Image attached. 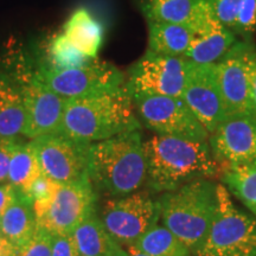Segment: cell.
Wrapping results in <instances>:
<instances>
[{
	"label": "cell",
	"mask_w": 256,
	"mask_h": 256,
	"mask_svg": "<svg viewBox=\"0 0 256 256\" xmlns=\"http://www.w3.org/2000/svg\"><path fill=\"white\" fill-rule=\"evenodd\" d=\"M133 247L150 256H191V252L165 226H156L134 243Z\"/></svg>",
	"instance_id": "d4e9b609"
},
{
	"label": "cell",
	"mask_w": 256,
	"mask_h": 256,
	"mask_svg": "<svg viewBox=\"0 0 256 256\" xmlns=\"http://www.w3.org/2000/svg\"><path fill=\"white\" fill-rule=\"evenodd\" d=\"M0 236H2V235H0Z\"/></svg>",
	"instance_id": "f35d334b"
},
{
	"label": "cell",
	"mask_w": 256,
	"mask_h": 256,
	"mask_svg": "<svg viewBox=\"0 0 256 256\" xmlns=\"http://www.w3.org/2000/svg\"><path fill=\"white\" fill-rule=\"evenodd\" d=\"M211 152L220 168L228 166H256V116L232 118L209 136Z\"/></svg>",
	"instance_id": "9a60e30c"
},
{
	"label": "cell",
	"mask_w": 256,
	"mask_h": 256,
	"mask_svg": "<svg viewBox=\"0 0 256 256\" xmlns=\"http://www.w3.org/2000/svg\"><path fill=\"white\" fill-rule=\"evenodd\" d=\"M36 226L32 204L17 190L16 200L0 216V235L8 240L19 250L34 235Z\"/></svg>",
	"instance_id": "e0dca14e"
},
{
	"label": "cell",
	"mask_w": 256,
	"mask_h": 256,
	"mask_svg": "<svg viewBox=\"0 0 256 256\" xmlns=\"http://www.w3.org/2000/svg\"><path fill=\"white\" fill-rule=\"evenodd\" d=\"M16 256H19V252H18V254H17V255H16Z\"/></svg>",
	"instance_id": "74e56055"
},
{
	"label": "cell",
	"mask_w": 256,
	"mask_h": 256,
	"mask_svg": "<svg viewBox=\"0 0 256 256\" xmlns=\"http://www.w3.org/2000/svg\"><path fill=\"white\" fill-rule=\"evenodd\" d=\"M194 36L186 24L148 22V50L160 55L185 57Z\"/></svg>",
	"instance_id": "ac0fdd59"
},
{
	"label": "cell",
	"mask_w": 256,
	"mask_h": 256,
	"mask_svg": "<svg viewBox=\"0 0 256 256\" xmlns=\"http://www.w3.org/2000/svg\"><path fill=\"white\" fill-rule=\"evenodd\" d=\"M164 226L196 255L206 240L217 208V184L196 179L158 200Z\"/></svg>",
	"instance_id": "277c9868"
},
{
	"label": "cell",
	"mask_w": 256,
	"mask_h": 256,
	"mask_svg": "<svg viewBox=\"0 0 256 256\" xmlns=\"http://www.w3.org/2000/svg\"><path fill=\"white\" fill-rule=\"evenodd\" d=\"M220 170L223 185L229 194L256 217V166H228Z\"/></svg>",
	"instance_id": "cb8c5ba5"
},
{
	"label": "cell",
	"mask_w": 256,
	"mask_h": 256,
	"mask_svg": "<svg viewBox=\"0 0 256 256\" xmlns=\"http://www.w3.org/2000/svg\"><path fill=\"white\" fill-rule=\"evenodd\" d=\"M256 30V0H243L236 17L234 34L249 40Z\"/></svg>",
	"instance_id": "83f0119b"
},
{
	"label": "cell",
	"mask_w": 256,
	"mask_h": 256,
	"mask_svg": "<svg viewBox=\"0 0 256 256\" xmlns=\"http://www.w3.org/2000/svg\"><path fill=\"white\" fill-rule=\"evenodd\" d=\"M188 26L194 36L185 58L194 63H217L236 43V34L217 18L209 0H200Z\"/></svg>",
	"instance_id": "2e32d148"
},
{
	"label": "cell",
	"mask_w": 256,
	"mask_h": 256,
	"mask_svg": "<svg viewBox=\"0 0 256 256\" xmlns=\"http://www.w3.org/2000/svg\"><path fill=\"white\" fill-rule=\"evenodd\" d=\"M200 0H139L142 14L148 22L191 23Z\"/></svg>",
	"instance_id": "7402d4cb"
},
{
	"label": "cell",
	"mask_w": 256,
	"mask_h": 256,
	"mask_svg": "<svg viewBox=\"0 0 256 256\" xmlns=\"http://www.w3.org/2000/svg\"><path fill=\"white\" fill-rule=\"evenodd\" d=\"M146 156L140 130H130L90 145L89 177L110 196L122 197L146 183Z\"/></svg>",
	"instance_id": "3957f363"
},
{
	"label": "cell",
	"mask_w": 256,
	"mask_h": 256,
	"mask_svg": "<svg viewBox=\"0 0 256 256\" xmlns=\"http://www.w3.org/2000/svg\"><path fill=\"white\" fill-rule=\"evenodd\" d=\"M256 50L249 40H238L216 63L226 120L255 115L250 74ZM256 116V115H255Z\"/></svg>",
	"instance_id": "ba28073f"
},
{
	"label": "cell",
	"mask_w": 256,
	"mask_h": 256,
	"mask_svg": "<svg viewBox=\"0 0 256 256\" xmlns=\"http://www.w3.org/2000/svg\"><path fill=\"white\" fill-rule=\"evenodd\" d=\"M132 96L126 87L68 98L60 133L94 144L119 134L140 130Z\"/></svg>",
	"instance_id": "7a4b0ae2"
},
{
	"label": "cell",
	"mask_w": 256,
	"mask_h": 256,
	"mask_svg": "<svg viewBox=\"0 0 256 256\" xmlns=\"http://www.w3.org/2000/svg\"><path fill=\"white\" fill-rule=\"evenodd\" d=\"M190 60L185 57L164 56L147 50L128 72L126 87L130 94H146L182 98Z\"/></svg>",
	"instance_id": "8fae6325"
},
{
	"label": "cell",
	"mask_w": 256,
	"mask_h": 256,
	"mask_svg": "<svg viewBox=\"0 0 256 256\" xmlns=\"http://www.w3.org/2000/svg\"><path fill=\"white\" fill-rule=\"evenodd\" d=\"M78 256H106L118 247V243L104 229L98 216L83 220L72 234Z\"/></svg>",
	"instance_id": "44dd1931"
},
{
	"label": "cell",
	"mask_w": 256,
	"mask_h": 256,
	"mask_svg": "<svg viewBox=\"0 0 256 256\" xmlns=\"http://www.w3.org/2000/svg\"><path fill=\"white\" fill-rule=\"evenodd\" d=\"M12 81L16 83L23 98L25 112L23 136L32 140L60 133L68 98L50 90L34 72L28 76L17 75Z\"/></svg>",
	"instance_id": "7c38bea8"
},
{
	"label": "cell",
	"mask_w": 256,
	"mask_h": 256,
	"mask_svg": "<svg viewBox=\"0 0 256 256\" xmlns=\"http://www.w3.org/2000/svg\"><path fill=\"white\" fill-rule=\"evenodd\" d=\"M146 183L154 192H171L220 171L208 142L156 134L144 142Z\"/></svg>",
	"instance_id": "6da1fadb"
},
{
	"label": "cell",
	"mask_w": 256,
	"mask_h": 256,
	"mask_svg": "<svg viewBox=\"0 0 256 256\" xmlns=\"http://www.w3.org/2000/svg\"><path fill=\"white\" fill-rule=\"evenodd\" d=\"M42 174L37 156L30 144H16L8 166V183L25 194Z\"/></svg>",
	"instance_id": "603a6c76"
},
{
	"label": "cell",
	"mask_w": 256,
	"mask_h": 256,
	"mask_svg": "<svg viewBox=\"0 0 256 256\" xmlns=\"http://www.w3.org/2000/svg\"><path fill=\"white\" fill-rule=\"evenodd\" d=\"M132 101L142 122L156 134L208 142L209 133L182 98L133 92Z\"/></svg>",
	"instance_id": "8992f818"
},
{
	"label": "cell",
	"mask_w": 256,
	"mask_h": 256,
	"mask_svg": "<svg viewBox=\"0 0 256 256\" xmlns=\"http://www.w3.org/2000/svg\"><path fill=\"white\" fill-rule=\"evenodd\" d=\"M63 34L82 54L96 58L104 40V26L87 10L80 8L66 23Z\"/></svg>",
	"instance_id": "d6986e66"
},
{
	"label": "cell",
	"mask_w": 256,
	"mask_h": 256,
	"mask_svg": "<svg viewBox=\"0 0 256 256\" xmlns=\"http://www.w3.org/2000/svg\"><path fill=\"white\" fill-rule=\"evenodd\" d=\"M182 98L209 136L226 121L216 63L200 64L190 60Z\"/></svg>",
	"instance_id": "5bb4252c"
},
{
	"label": "cell",
	"mask_w": 256,
	"mask_h": 256,
	"mask_svg": "<svg viewBox=\"0 0 256 256\" xmlns=\"http://www.w3.org/2000/svg\"><path fill=\"white\" fill-rule=\"evenodd\" d=\"M60 185V184L54 182L52 179L42 174L40 178H37L31 184L28 190L23 194L26 197V200L32 204L34 216H36V222L46 215Z\"/></svg>",
	"instance_id": "4316f807"
},
{
	"label": "cell",
	"mask_w": 256,
	"mask_h": 256,
	"mask_svg": "<svg viewBox=\"0 0 256 256\" xmlns=\"http://www.w3.org/2000/svg\"><path fill=\"white\" fill-rule=\"evenodd\" d=\"M42 174L58 184L78 183L89 177V151L92 144L62 133L32 139Z\"/></svg>",
	"instance_id": "9c48e42d"
},
{
	"label": "cell",
	"mask_w": 256,
	"mask_h": 256,
	"mask_svg": "<svg viewBox=\"0 0 256 256\" xmlns=\"http://www.w3.org/2000/svg\"><path fill=\"white\" fill-rule=\"evenodd\" d=\"M92 60L90 57L72 46L64 37V34H60L54 37V40H51L49 46V58L46 63L43 64L55 69H72L84 66Z\"/></svg>",
	"instance_id": "484cf974"
},
{
	"label": "cell",
	"mask_w": 256,
	"mask_h": 256,
	"mask_svg": "<svg viewBox=\"0 0 256 256\" xmlns=\"http://www.w3.org/2000/svg\"><path fill=\"white\" fill-rule=\"evenodd\" d=\"M34 74L46 87L66 98L114 90L126 84L124 75L116 66L98 58L72 69L40 64Z\"/></svg>",
	"instance_id": "52a82bcc"
},
{
	"label": "cell",
	"mask_w": 256,
	"mask_h": 256,
	"mask_svg": "<svg viewBox=\"0 0 256 256\" xmlns=\"http://www.w3.org/2000/svg\"><path fill=\"white\" fill-rule=\"evenodd\" d=\"M106 256H128V252H124V249L120 247V246H118L116 248L113 249L110 252H108Z\"/></svg>",
	"instance_id": "d590c367"
},
{
	"label": "cell",
	"mask_w": 256,
	"mask_h": 256,
	"mask_svg": "<svg viewBox=\"0 0 256 256\" xmlns=\"http://www.w3.org/2000/svg\"><path fill=\"white\" fill-rule=\"evenodd\" d=\"M18 252V249L8 240L0 236V256H16Z\"/></svg>",
	"instance_id": "836d02e7"
},
{
	"label": "cell",
	"mask_w": 256,
	"mask_h": 256,
	"mask_svg": "<svg viewBox=\"0 0 256 256\" xmlns=\"http://www.w3.org/2000/svg\"><path fill=\"white\" fill-rule=\"evenodd\" d=\"M194 256H256V217L238 209L223 184H217L215 216Z\"/></svg>",
	"instance_id": "5b68a950"
},
{
	"label": "cell",
	"mask_w": 256,
	"mask_h": 256,
	"mask_svg": "<svg viewBox=\"0 0 256 256\" xmlns=\"http://www.w3.org/2000/svg\"><path fill=\"white\" fill-rule=\"evenodd\" d=\"M25 112L22 94L10 76L0 72V138L17 140L23 136Z\"/></svg>",
	"instance_id": "ffe728a7"
},
{
	"label": "cell",
	"mask_w": 256,
	"mask_h": 256,
	"mask_svg": "<svg viewBox=\"0 0 256 256\" xmlns=\"http://www.w3.org/2000/svg\"><path fill=\"white\" fill-rule=\"evenodd\" d=\"M17 198V190L11 184L0 185V216Z\"/></svg>",
	"instance_id": "d6a6232c"
},
{
	"label": "cell",
	"mask_w": 256,
	"mask_h": 256,
	"mask_svg": "<svg viewBox=\"0 0 256 256\" xmlns=\"http://www.w3.org/2000/svg\"><path fill=\"white\" fill-rule=\"evenodd\" d=\"M242 2L243 0H209L217 18L232 31L235 26L236 17H238Z\"/></svg>",
	"instance_id": "f546056e"
},
{
	"label": "cell",
	"mask_w": 256,
	"mask_h": 256,
	"mask_svg": "<svg viewBox=\"0 0 256 256\" xmlns=\"http://www.w3.org/2000/svg\"><path fill=\"white\" fill-rule=\"evenodd\" d=\"M52 238L48 230L37 226L34 235L19 249V256H51Z\"/></svg>",
	"instance_id": "f1b7e54d"
},
{
	"label": "cell",
	"mask_w": 256,
	"mask_h": 256,
	"mask_svg": "<svg viewBox=\"0 0 256 256\" xmlns=\"http://www.w3.org/2000/svg\"><path fill=\"white\" fill-rule=\"evenodd\" d=\"M250 88H252V102L254 113L256 115V58L252 62V74H250Z\"/></svg>",
	"instance_id": "e575fe53"
},
{
	"label": "cell",
	"mask_w": 256,
	"mask_h": 256,
	"mask_svg": "<svg viewBox=\"0 0 256 256\" xmlns=\"http://www.w3.org/2000/svg\"><path fill=\"white\" fill-rule=\"evenodd\" d=\"M96 194L90 177L78 183L60 184L49 209L37 226L51 235H70L83 220L95 214Z\"/></svg>",
	"instance_id": "4fadbf2b"
},
{
	"label": "cell",
	"mask_w": 256,
	"mask_h": 256,
	"mask_svg": "<svg viewBox=\"0 0 256 256\" xmlns=\"http://www.w3.org/2000/svg\"><path fill=\"white\" fill-rule=\"evenodd\" d=\"M51 256H78L74 238L70 235H52Z\"/></svg>",
	"instance_id": "1f68e13d"
},
{
	"label": "cell",
	"mask_w": 256,
	"mask_h": 256,
	"mask_svg": "<svg viewBox=\"0 0 256 256\" xmlns=\"http://www.w3.org/2000/svg\"><path fill=\"white\" fill-rule=\"evenodd\" d=\"M16 144H17V140L0 138V183L8 180V166Z\"/></svg>",
	"instance_id": "4dcf8cb0"
},
{
	"label": "cell",
	"mask_w": 256,
	"mask_h": 256,
	"mask_svg": "<svg viewBox=\"0 0 256 256\" xmlns=\"http://www.w3.org/2000/svg\"><path fill=\"white\" fill-rule=\"evenodd\" d=\"M160 218L158 202L146 192H133L108 200L101 220L110 236L119 246H133Z\"/></svg>",
	"instance_id": "30bf717a"
},
{
	"label": "cell",
	"mask_w": 256,
	"mask_h": 256,
	"mask_svg": "<svg viewBox=\"0 0 256 256\" xmlns=\"http://www.w3.org/2000/svg\"><path fill=\"white\" fill-rule=\"evenodd\" d=\"M127 252H128V256H150V255L145 254V252H139L138 249L134 248L133 246H130V247H128Z\"/></svg>",
	"instance_id": "8d00e7d4"
}]
</instances>
